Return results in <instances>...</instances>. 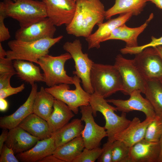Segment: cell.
Masks as SVG:
<instances>
[{"instance_id":"cell-20","label":"cell","mask_w":162,"mask_h":162,"mask_svg":"<svg viewBox=\"0 0 162 162\" xmlns=\"http://www.w3.org/2000/svg\"><path fill=\"white\" fill-rule=\"evenodd\" d=\"M153 17V14L151 13L144 23L137 27H129L125 24L118 27L112 31L104 41L111 40H120L126 43V47H133L138 46V36L146 28Z\"/></svg>"},{"instance_id":"cell-12","label":"cell","mask_w":162,"mask_h":162,"mask_svg":"<svg viewBox=\"0 0 162 162\" xmlns=\"http://www.w3.org/2000/svg\"><path fill=\"white\" fill-rule=\"evenodd\" d=\"M45 4L47 17L57 26L69 24L74 17L76 0H42Z\"/></svg>"},{"instance_id":"cell-9","label":"cell","mask_w":162,"mask_h":162,"mask_svg":"<svg viewBox=\"0 0 162 162\" xmlns=\"http://www.w3.org/2000/svg\"><path fill=\"white\" fill-rule=\"evenodd\" d=\"M63 48L70 55L74 62L75 70L73 71V74L81 80L83 88L86 92L90 94L93 93L90 74L94 63L88 57L87 54L82 52V44L80 40L75 39L72 42H66L63 46Z\"/></svg>"},{"instance_id":"cell-33","label":"cell","mask_w":162,"mask_h":162,"mask_svg":"<svg viewBox=\"0 0 162 162\" xmlns=\"http://www.w3.org/2000/svg\"><path fill=\"white\" fill-rule=\"evenodd\" d=\"M151 39L152 40L149 43L143 45L138 46H137L133 47L125 46L121 49V52L123 54L136 55L140 52L146 48L162 46V36L158 38L152 36Z\"/></svg>"},{"instance_id":"cell-18","label":"cell","mask_w":162,"mask_h":162,"mask_svg":"<svg viewBox=\"0 0 162 162\" xmlns=\"http://www.w3.org/2000/svg\"><path fill=\"white\" fill-rule=\"evenodd\" d=\"M9 130L5 144L13 150L15 154L29 149L40 140L19 126Z\"/></svg>"},{"instance_id":"cell-17","label":"cell","mask_w":162,"mask_h":162,"mask_svg":"<svg viewBox=\"0 0 162 162\" xmlns=\"http://www.w3.org/2000/svg\"><path fill=\"white\" fill-rule=\"evenodd\" d=\"M153 119L146 118L141 122L138 118L134 117L127 128L115 136V140L120 141L131 147L144 138L147 128Z\"/></svg>"},{"instance_id":"cell-48","label":"cell","mask_w":162,"mask_h":162,"mask_svg":"<svg viewBox=\"0 0 162 162\" xmlns=\"http://www.w3.org/2000/svg\"><path fill=\"white\" fill-rule=\"evenodd\" d=\"M16 0H13V1H14V2H15L16 1Z\"/></svg>"},{"instance_id":"cell-6","label":"cell","mask_w":162,"mask_h":162,"mask_svg":"<svg viewBox=\"0 0 162 162\" xmlns=\"http://www.w3.org/2000/svg\"><path fill=\"white\" fill-rule=\"evenodd\" d=\"M72 58L67 52L57 56L46 54L38 62L44 72V82L49 87L61 84H74L73 77L69 76L64 69L65 62Z\"/></svg>"},{"instance_id":"cell-31","label":"cell","mask_w":162,"mask_h":162,"mask_svg":"<svg viewBox=\"0 0 162 162\" xmlns=\"http://www.w3.org/2000/svg\"><path fill=\"white\" fill-rule=\"evenodd\" d=\"M130 147L123 142L115 140L112 147V162H130Z\"/></svg>"},{"instance_id":"cell-19","label":"cell","mask_w":162,"mask_h":162,"mask_svg":"<svg viewBox=\"0 0 162 162\" xmlns=\"http://www.w3.org/2000/svg\"><path fill=\"white\" fill-rule=\"evenodd\" d=\"M160 152L159 142L143 139L130 147V162H158Z\"/></svg>"},{"instance_id":"cell-3","label":"cell","mask_w":162,"mask_h":162,"mask_svg":"<svg viewBox=\"0 0 162 162\" xmlns=\"http://www.w3.org/2000/svg\"><path fill=\"white\" fill-rule=\"evenodd\" d=\"M63 37L60 35L32 41L16 39L10 41L8 45L10 50L6 51V57L12 60H23L38 64L39 59L48 54L49 49Z\"/></svg>"},{"instance_id":"cell-45","label":"cell","mask_w":162,"mask_h":162,"mask_svg":"<svg viewBox=\"0 0 162 162\" xmlns=\"http://www.w3.org/2000/svg\"><path fill=\"white\" fill-rule=\"evenodd\" d=\"M7 56V52L3 48L1 42L0 43V58H4Z\"/></svg>"},{"instance_id":"cell-13","label":"cell","mask_w":162,"mask_h":162,"mask_svg":"<svg viewBox=\"0 0 162 162\" xmlns=\"http://www.w3.org/2000/svg\"><path fill=\"white\" fill-rule=\"evenodd\" d=\"M141 93L140 91L136 90L130 94V98L127 100L109 99L106 101L114 105L117 111L125 113L135 110L140 111L145 114L146 118H154L156 116L154 110Z\"/></svg>"},{"instance_id":"cell-15","label":"cell","mask_w":162,"mask_h":162,"mask_svg":"<svg viewBox=\"0 0 162 162\" xmlns=\"http://www.w3.org/2000/svg\"><path fill=\"white\" fill-rule=\"evenodd\" d=\"M133 16L131 13L120 14L118 17L109 19L107 22L97 24L98 28L93 33L86 38L88 50L94 48L98 49L100 44L104 42L112 31L118 27L124 24Z\"/></svg>"},{"instance_id":"cell-11","label":"cell","mask_w":162,"mask_h":162,"mask_svg":"<svg viewBox=\"0 0 162 162\" xmlns=\"http://www.w3.org/2000/svg\"><path fill=\"white\" fill-rule=\"evenodd\" d=\"M135 64L148 80H162V60L153 47H148L136 55Z\"/></svg>"},{"instance_id":"cell-22","label":"cell","mask_w":162,"mask_h":162,"mask_svg":"<svg viewBox=\"0 0 162 162\" xmlns=\"http://www.w3.org/2000/svg\"><path fill=\"white\" fill-rule=\"evenodd\" d=\"M74 114L65 103L55 99L53 110L46 121L51 135L68 123Z\"/></svg>"},{"instance_id":"cell-29","label":"cell","mask_w":162,"mask_h":162,"mask_svg":"<svg viewBox=\"0 0 162 162\" xmlns=\"http://www.w3.org/2000/svg\"><path fill=\"white\" fill-rule=\"evenodd\" d=\"M144 94L152 106L156 115L162 117V84L160 81L147 80Z\"/></svg>"},{"instance_id":"cell-24","label":"cell","mask_w":162,"mask_h":162,"mask_svg":"<svg viewBox=\"0 0 162 162\" xmlns=\"http://www.w3.org/2000/svg\"><path fill=\"white\" fill-rule=\"evenodd\" d=\"M81 119L75 118L52 134L56 148L81 136L84 128Z\"/></svg>"},{"instance_id":"cell-47","label":"cell","mask_w":162,"mask_h":162,"mask_svg":"<svg viewBox=\"0 0 162 162\" xmlns=\"http://www.w3.org/2000/svg\"><path fill=\"white\" fill-rule=\"evenodd\" d=\"M160 82H161V83L162 84V80H160Z\"/></svg>"},{"instance_id":"cell-39","label":"cell","mask_w":162,"mask_h":162,"mask_svg":"<svg viewBox=\"0 0 162 162\" xmlns=\"http://www.w3.org/2000/svg\"><path fill=\"white\" fill-rule=\"evenodd\" d=\"M14 75L11 73L0 74V89L11 86L10 82V79Z\"/></svg>"},{"instance_id":"cell-35","label":"cell","mask_w":162,"mask_h":162,"mask_svg":"<svg viewBox=\"0 0 162 162\" xmlns=\"http://www.w3.org/2000/svg\"><path fill=\"white\" fill-rule=\"evenodd\" d=\"M13 150L4 144L0 152V162H19Z\"/></svg>"},{"instance_id":"cell-34","label":"cell","mask_w":162,"mask_h":162,"mask_svg":"<svg viewBox=\"0 0 162 162\" xmlns=\"http://www.w3.org/2000/svg\"><path fill=\"white\" fill-rule=\"evenodd\" d=\"M7 17L3 5L0 3V42L9 39L10 35L8 29L4 24V19Z\"/></svg>"},{"instance_id":"cell-28","label":"cell","mask_w":162,"mask_h":162,"mask_svg":"<svg viewBox=\"0 0 162 162\" xmlns=\"http://www.w3.org/2000/svg\"><path fill=\"white\" fill-rule=\"evenodd\" d=\"M55 100L54 97L41 86L35 96L33 113L47 121L53 110Z\"/></svg>"},{"instance_id":"cell-23","label":"cell","mask_w":162,"mask_h":162,"mask_svg":"<svg viewBox=\"0 0 162 162\" xmlns=\"http://www.w3.org/2000/svg\"><path fill=\"white\" fill-rule=\"evenodd\" d=\"M18 126L40 140L51 136L47 121L34 113L28 116Z\"/></svg>"},{"instance_id":"cell-14","label":"cell","mask_w":162,"mask_h":162,"mask_svg":"<svg viewBox=\"0 0 162 162\" xmlns=\"http://www.w3.org/2000/svg\"><path fill=\"white\" fill-rule=\"evenodd\" d=\"M56 30L55 26L46 17L26 28H20L15 33L16 39L32 41L53 38Z\"/></svg>"},{"instance_id":"cell-16","label":"cell","mask_w":162,"mask_h":162,"mask_svg":"<svg viewBox=\"0 0 162 162\" xmlns=\"http://www.w3.org/2000/svg\"><path fill=\"white\" fill-rule=\"evenodd\" d=\"M38 88L36 83L32 85L31 92L26 102L12 114L0 118L1 128L9 130L16 127L28 116L33 113V104Z\"/></svg>"},{"instance_id":"cell-30","label":"cell","mask_w":162,"mask_h":162,"mask_svg":"<svg viewBox=\"0 0 162 162\" xmlns=\"http://www.w3.org/2000/svg\"><path fill=\"white\" fill-rule=\"evenodd\" d=\"M162 135V117L156 115L148 125L144 139L152 142H158Z\"/></svg>"},{"instance_id":"cell-7","label":"cell","mask_w":162,"mask_h":162,"mask_svg":"<svg viewBox=\"0 0 162 162\" xmlns=\"http://www.w3.org/2000/svg\"><path fill=\"white\" fill-rule=\"evenodd\" d=\"M75 89L70 90L69 84H61L45 88L55 99L66 104L75 114L78 112L79 108L82 106L89 105L91 94L81 86L80 79L74 75L73 77Z\"/></svg>"},{"instance_id":"cell-41","label":"cell","mask_w":162,"mask_h":162,"mask_svg":"<svg viewBox=\"0 0 162 162\" xmlns=\"http://www.w3.org/2000/svg\"><path fill=\"white\" fill-rule=\"evenodd\" d=\"M39 162H64L53 154L49 155L40 161Z\"/></svg>"},{"instance_id":"cell-26","label":"cell","mask_w":162,"mask_h":162,"mask_svg":"<svg viewBox=\"0 0 162 162\" xmlns=\"http://www.w3.org/2000/svg\"><path fill=\"white\" fill-rule=\"evenodd\" d=\"M148 0H115V3L106 11L105 18L107 20L116 14L131 13L137 16L143 11Z\"/></svg>"},{"instance_id":"cell-44","label":"cell","mask_w":162,"mask_h":162,"mask_svg":"<svg viewBox=\"0 0 162 162\" xmlns=\"http://www.w3.org/2000/svg\"><path fill=\"white\" fill-rule=\"evenodd\" d=\"M153 48L156 51L158 55L162 60V46H159Z\"/></svg>"},{"instance_id":"cell-37","label":"cell","mask_w":162,"mask_h":162,"mask_svg":"<svg viewBox=\"0 0 162 162\" xmlns=\"http://www.w3.org/2000/svg\"><path fill=\"white\" fill-rule=\"evenodd\" d=\"M113 142L107 140L103 145L102 153L98 159L99 162H112V152Z\"/></svg>"},{"instance_id":"cell-43","label":"cell","mask_w":162,"mask_h":162,"mask_svg":"<svg viewBox=\"0 0 162 162\" xmlns=\"http://www.w3.org/2000/svg\"><path fill=\"white\" fill-rule=\"evenodd\" d=\"M154 3L159 8L162 10V0H148Z\"/></svg>"},{"instance_id":"cell-27","label":"cell","mask_w":162,"mask_h":162,"mask_svg":"<svg viewBox=\"0 0 162 162\" xmlns=\"http://www.w3.org/2000/svg\"><path fill=\"white\" fill-rule=\"evenodd\" d=\"M85 148L81 136L57 147L52 154L64 162H73Z\"/></svg>"},{"instance_id":"cell-36","label":"cell","mask_w":162,"mask_h":162,"mask_svg":"<svg viewBox=\"0 0 162 162\" xmlns=\"http://www.w3.org/2000/svg\"><path fill=\"white\" fill-rule=\"evenodd\" d=\"M6 73L16 74L13 62L7 57L0 58V74Z\"/></svg>"},{"instance_id":"cell-8","label":"cell","mask_w":162,"mask_h":162,"mask_svg":"<svg viewBox=\"0 0 162 162\" xmlns=\"http://www.w3.org/2000/svg\"><path fill=\"white\" fill-rule=\"evenodd\" d=\"M114 65L119 72L122 79V92L125 95H129L133 91L138 90L144 94L147 81L137 67L134 59H126L118 54L115 58Z\"/></svg>"},{"instance_id":"cell-4","label":"cell","mask_w":162,"mask_h":162,"mask_svg":"<svg viewBox=\"0 0 162 162\" xmlns=\"http://www.w3.org/2000/svg\"><path fill=\"white\" fill-rule=\"evenodd\" d=\"M90 80L94 92L105 98L123 90L121 74L114 65L94 63Z\"/></svg>"},{"instance_id":"cell-5","label":"cell","mask_w":162,"mask_h":162,"mask_svg":"<svg viewBox=\"0 0 162 162\" xmlns=\"http://www.w3.org/2000/svg\"><path fill=\"white\" fill-rule=\"evenodd\" d=\"M89 104L92 110L93 115L96 116L97 112H100L105 120L104 127L107 134V140L115 141L114 136L127 128L131 122L126 117V113L122 112L121 116L117 115L116 107L109 104L105 98L95 93L91 94Z\"/></svg>"},{"instance_id":"cell-10","label":"cell","mask_w":162,"mask_h":162,"mask_svg":"<svg viewBox=\"0 0 162 162\" xmlns=\"http://www.w3.org/2000/svg\"><path fill=\"white\" fill-rule=\"evenodd\" d=\"M80 108L81 114V119L85 123L81 135L85 148L92 149L98 147L102 139L107 136L106 131L104 127L99 125L95 122L90 105L82 106Z\"/></svg>"},{"instance_id":"cell-42","label":"cell","mask_w":162,"mask_h":162,"mask_svg":"<svg viewBox=\"0 0 162 162\" xmlns=\"http://www.w3.org/2000/svg\"><path fill=\"white\" fill-rule=\"evenodd\" d=\"M8 107V103L4 98H0V110L4 112L6 111Z\"/></svg>"},{"instance_id":"cell-2","label":"cell","mask_w":162,"mask_h":162,"mask_svg":"<svg viewBox=\"0 0 162 162\" xmlns=\"http://www.w3.org/2000/svg\"><path fill=\"white\" fill-rule=\"evenodd\" d=\"M7 17L18 21L20 28L27 27L47 17L44 3L37 0H4L2 2Z\"/></svg>"},{"instance_id":"cell-1","label":"cell","mask_w":162,"mask_h":162,"mask_svg":"<svg viewBox=\"0 0 162 162\" xmlns=\"http://www.w3.org/2000/svg\"><path fill=\"white\" fill-rule=\"evenodd\" d=\"M75 12L71 22L66 26L68 34L86 38L94 26L103 22L106 11L100 0H76Z\"/></svg>"},{"instance_id":"cell-21","label":"cell","mask_w":162,"mask_h":162,"mask_svg":"<svg viewBox=\"0 0 162 162\" xmlns=\"http://www.w3.org/2000/svg\"><path fill=\"white\" fill-rule=\"evenodd\" d=\"M56 147L53 137H51L38 141L29 149L18 154L17 158L24 162H39L46 157L52 154Z\"/></svg>"},{"instance_id":"cell-40","label":"cell","mask_w":162,"mask_h":162,"mask_svg":"<svg viewBox=\"0 0 162 162\" xmlns=\"http://www.w3.org/2000/svg\"><path fill=\"white\" fill-rule=\"evenodd\" d=\"M7 129H4L0 136V152L6 141L8 131Z\"/></svg>"},{"instance_id":"cell-38","label":"cell","mask_w":162,"mask_h":162,"mask_svg":"<svg viewBox=\"0 0 162 162\" xmlns=\"http://www.w3.org/2000/svg\"><path fill=\"white\" fill-rule=\"evenodd\" d=\"M25 85L23 83L16 87L11 86L0 89V98H5L7 97L22 92L25 88Z\"/></svg>"},{"instance_id":"cell-32","label":"cell","mask_w":162,"mask_h":162,"mask_svg":"<svg viewBox=\"0 0 162 162\" xmlns=\"http://www.w3.org/2000/svg\"><path fill=\"white\" fill-rule=\"evenodd\" d=\"M103 150L97 147L92 149L85 148L80 155L73 162H94L98 159Z\"/></svg>"},{"instance_id":"cell-46","label":"cell","mask_w":162,"mask_h":162,"mask_svg":"<svg viewBox=\"0 0 162 162\" xmlns=\"http://www.w3.org/2000/svg\"><path fill=\"white\" fill-rule=\"evenodd\" d=\"M159 142L160 147V152L158 162H162V135Z\"/></svg>"},{"instance_id":"cell-25","label":"cell","mask_w":162,"mask_h":162,"mask_svg":"<svg viewBox=\"0 0 162 162\" xmlns=\"http://www.w3.org/2000/svg\"><path fill=\"white\" fill-rule=\"evenodd\" d=\"M14 66L18 76L21 80L31 86L36 82H44L43 74L40 68L32 62L20 60H15Z\"/></svg>"}]
</instances>
